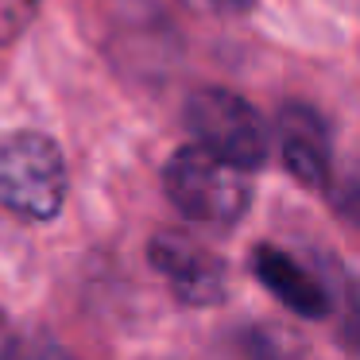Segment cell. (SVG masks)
I'll list each match as a JSON object with an SVG mask.
<instances>
[{
	"label": "cell",
	"mask_w": 360,
	"mask_h": 360,
	"mask_svg": "<svg viewBox=\"0 0 360 360\" xmlns=\"http://www.w3.org/2000/svg\"><path fill=\"white\" fill-rule=\"evenodd\" d=\"M182 4L194 12H205V16H244V12H252L256 0H182Z\"/></svg>",
	"instance_id": "10"
},
{
	"label": "cell",
	"mask_w": 360,
	"mask_h": 360,
	"mask_svg": "<svg viewBox=\"0 0 360 360\" xmlns=\"http://www.w3.org/2000/svg\"><path fill=\"white\" fill-rule=\"evenodd\" d=\"M186 124L205 151H213L217 159L240 167V171H256V167L267 163L271 132H267L264 117L240 94H229V89L190 94Z\"/></svg>",
	"instance_id": "3"
},
{
	"label": "cell",
	"mask_w": 360,
	"mask_h": 360,
	"mask_svg": "<svg viewBox=\"0 0 360 360\" xmlns=\"http://www.w3.org/2000/svg\"><path fill=\"white\" fill-rule=\"evenodd\" d=\"M329 202H333V210L341 213L349 225L360 229V155L352 159L349 167H345L337 179H329Z\"/></svg>",
	"instance_id": "7"
},
{
	"label": "cell",
	"mask_w": 360,
	"mask_h": 360,
	"mask_svg": "<svg viewBox=\"0 0 360 360\" xmlns=\"http://www.w3.org/2000/svg\"><path fill=\"white\" fill-rule=\"evenodd\" d=\"M148 259L159 275L167 279V287L174 290V298L186 306H217L225 298V259L217 252H210L205 244L190 240L186 233H155L148 244Z\"/></svg>",
	"instance_id": "4"
},
{
	"label": "cell",
	"mask_w": 360,
	"mask_h": 360,
	"mask_svg": "<svg viewBox=\"0 0 360 360\" xmlns=\"http://www.w3.org/2000/svg\"><path fill=\"white\" fill-rule=\"evenodd\" d=\"M35 4L39 0H0V47L8 39H16L35 16Z\"/></svg>",
	"instance_id": "8"
},
{
	"label": "cell",
	"mask_w": 360,
	"mask_h": 360,
	"mask_svg": "<svg viewBox=\"0 0 360 360\" xmlns=\"http://www.w3.org/2000/svg\"><path fill=\"white\" fill-rule=\"evenodd\" d=\"M66 202L63 151L43 132H12L0 140V205L24 221H51Z\"/></svg>",
	"instance_id": "2"
},
{
	"label": "cell",
	"mask_w": 360,
	"mask_h": 360,
	"mask_svg": "<svg viewBox=\"0 0 360 360\" xmlns=\"http://www.w3.org/2000/svg\"><path fill=\"white\" fill-rule=\"evenodd\" d=\"M35 360H66L63 352H43V356H35Z\"/></svg>",
	"instance_id": "12"
},
{
	"label": "cell",
	"mask_w": 360,
	"mask_h": 360,
	"mask_svg": "<svg viewBox=\"0 0 360 360\" xmlns=\"http://www.w3.org/2000/svg\"><path fill=\"white\" fill-rule=\"evenodd\" d=\"M233 360H283V352L267 333H240L233 345Z\"/></svg>",
	"instance_id": "9"
},
{
	"label": "cell",
	"mask_w": 360,
	"mask_h": 360,
	"mask_svg": "<svg viewBox=\"0 0 360 360\" xmlns=\"http://www.w3.org/2000/svg\"><path fill=\"white\" fill-rule=\"evenodd\" d=\"M252 275L264 283L267 295H275L290 314H298V318L318 321L333 310L329 290L321 287L290 252L275 248V244H256V248H252Z\"/></svg>",
	"instance_id": "6"
},
{
	"label": "cell",
	"mask_w": 360,
	"mask_h": 360,
	"mask_svg": "<svg viewBox=\"0 0 360 360\" xmlns=\"http://www.w3.org/2000/svg\"><path fill=\"white\" fill-rule=\"evenodd\" d=\"M0 360H16L12 356V329L4 318H0Z\"/></svg>",
	"instance_id": "11"
},
{
	"label": "cell",
	"mask_w": 360,
	"mask_h": 360,
	"mask_svg": "<svg viewBox=\"0 0 360 360\" xmlns=\"http://www.w3.org/2000/svg\"><path fill=\"white\" fill-rule=\"evenodd\" d=\"M163 190L171 205L202 225H236L252 205V182L240 167L217 159L202 143L179 148L163 167Z\"/></svg>",
	"instance_id": "1"
},
{
	"label": "cell",
	"mask_w": 360,
	"mask_h": 360,
	"mask_svg": "<svg viewBox=\"0 0 360 360\" xmlns=\"http://www.w3.org/2000/svg\"><path fill=\"white\" fill-rule=\"evenodd\" d=\"M275 136H279L283 167H287L306 190H326L329 179H333V140H329L326 120H321L310 105L290 101L279 109Z\"/></svg>",
	"instance_id": "5"
}]
</instances>
